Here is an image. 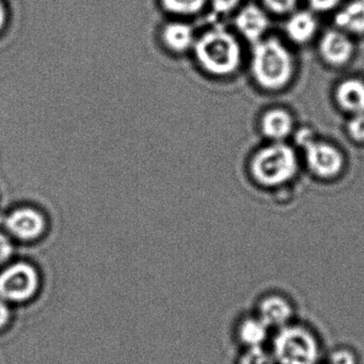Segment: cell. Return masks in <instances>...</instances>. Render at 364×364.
Listing matches in <instances>:
<instances>
[{
  "label": "cell",
  "instance_id": "1",
  "mask_svg": "<svg viewBox=\"0 0 364 364\" xmlns=\"http://www.w3.org/2000/svg\"><path fill=\"white\" fill-rule=\"evenodd\" d=\"M295 72V58L281 40L268 37L253 44L250 74L259 88L270 92L283 90L291 84Z\"/></svg>",
  "mask_w": 364,
  "mask_h": 364
},
{
  "label": "cell",
  "instance_id": "2",
  "mask_svg": "<svg viewBox=\"0 0 364 364\" xmlns=\"http://www.w3.org/2000/svg\"><path fill=\"white\" fill-rule=\"evenodd\" d=\"M193 54L200 69L214 77H228L240 70L242 50L233 33L221 27L197 36Z\"/></svg>",
  "mask_w": 364,
  "mask_h": 364
},
{
  "label": "cell",
  "instance_id": "3",
  "mask_svg": "<svg viewBox=\"0 0 364 364\" xmlns=\"http://www.w3.org/2000/svg\"><path fill=\"white\" fill-rule=\"evenodd\" d=\"M299 161L295 149L287 142H270L251 157L249 171L257 184L267 188L282 186L297 176Z\"/></svg>",
  "mask_w": 364,
  "mask_h": 364
},
{
  "label": "cell",
  "instance_id": "4",
  "mask_svg": "<svg viewBox=\"0 0 364 364\" xmlns=\"http://www.w3.org/2000/svg\"><path fill=\"white\" fill-rule=\"evenodd\" d=\"M272 353L278 364H316L319 345L312 332L300 326L287 325L278 329Z\"/></svg>",
  "mask_w": 364,
  "mask_h": 364
},
{
  "label": "cell",
  "instance_id": "5",
  "mask_svg": "<svg viewBox=\"0 0 364 364\" xmlns=\"http://www.w3.org/2000/svg\"><path fill=\"white\" fill-rule=\"evenodd\" d=\"M40 284L39 272L29 262L12 261L0 268V298L11 306L33 299Z\"/></svg>",
  "mask_w": 364,
  "mask_h": 364
},
{
  "label": "cell",
  "instance_id": "6",
  "mask_svg": "<svg viewBox=\"0 0 364 364\" xmlns=\"http://www.w3.org/2000/svg\"><path fill=\"white\" fill-rule=\"evenodd\" d=\"M302 150L306 168L316 178L330 180L342 173L345 167L344 154L334 144L315 138Z\"/></svg>",
  "mask_w": 364,
  "mask_h": 364
},
{
  "label": "cell",
  "instance_id": "7",
  "mask_svg": "<svg viewBox=\"0 0 364 364\" xmlns=\"http://www.w3.org/2000/svg\"><path fill=\"white\" fill-rule=\"evenodd\" d=\"M48 223L41 210L33 206L14 208L5 219V230L14 240L35 242L46 231Z\"/></svg>",
  "mask_w": 364,
  "mask_h": 364
},
{
  "label": "cell",
  "instance_id": "8",
  "mask_svg": "<svg viewBox=\"0 0 364 364\" xmlns=\"http://www.w3.org/2000/svg\"><path fill=\"white\" fill-rule=\"evenodd\" d=\"M318 54L321 60L330 67H344L355 55V44L350 36L344 31L328 29L319 39Z\"/></svg>",
  "mask_w": 364,
  "mask_h": 364
},
{
  "label": "cell",
  "instance_id": "9",
  "mask_svg": "<svg viewBox=\"0 0 364 364\" xmlns=\"http://www.w3.org/2000/svg\"><path fill=\"white\" fill-rule=\"evenodd\" d=\"M234 25L244 39L255 44L265 38L270 26L269 16L261 6L247 4L236 14Z\"/></svg>",
  "mask_w": 364,
  "mask_h": 364
},
{
  "label": "cell",
  "instance_id": "10",
  "mask_svg": "<svg viewBox=\"0 0 364 364\" xmlns=\"http://www.w3.org/2000/svg\"><path fill=\"white\" fill-rule=\"evenodd\" d=\"M164 48L173 55L193 52L197 35L193 27L184 21H172L161 27L159 33Z\"/></svg>",
  "mask_w": 364,
  "mask_h": 364
},
{
  "label": "cell",
  "instance_id": "11",
  "mask_svg": "<svg viewBox=\"0 0 364 364\" xmlns=\"http://www.w3.org/2000/svg\"><path fill=\"white\" fill-rule=\"evenodd\" d=\"M259 129L270 142H284L295 132V120L285 108H270L261 117Z\"/></svg>",
  "mask_w": 364,
  "mask_h": 364
},
{
  "label": "cell",
  "instance_id": "12",
  "mask_svg": "<svg viewBox=\"0 0 364 364\" xmlns=\"http://www.w3.org/2000/svg\"><path fill=\"white\" fill-rule=\"evenodd\" d=\"M334 100L341 110L355 116L364 114V82L350 77L338 82L334 90Z\"/></svg>",
  "mask_w": 364,
  "mask_h": 364
},
{
  "label": "cell",
  "instance_id": "13",
  "mask_svg": "<svg viewBox=\"0 0 364 364\" xmlns=\"http://www.w3.org/2000/svg\"><path fill=\"white\" fill-rule=\"evenodd\" d=\"M318 22L313 11L295 10L289 14L284 24V33L289 41L298 46L309 43L316 35Z\"/></svg>",
  "mask_w": 364,
  "mask_h": 364
},
{
  "label": "cell",
  "instance_id": "14",
  "mask_svg": "<svg viewBox=\"0 0 364 364\" xmlns=\"http://www.w3.org/2000/svg\"><path fill=\"white\" fill-rule=\"evenodd\" d=\"M257 316L268 328H280L287 326L293 317V309L285 298L269 296L261 302Z\"/></svg>",
  "mask_w": 364,
  "mask_h": 364
},
{
  "label": "cell",
  "instance_id": "15",
  "mask_svg": "<svg viewBox=\"0 0 364 364\" xmlns=\"http://www.w3.org/2000/svg\"><path fill=\"white\" fill-rule=\"evenodd\" d=\"M336 28L349 36H364V0H349L334 16Z\"/></svg>",
  "mask_w": 364,
  "mask_h": 364
},
{
  "label": "cell",
  "instance_id": "16",
  "mask_svg": "<svg viewBox=\"0 0 364 364\" xmlns=\"http://www.w3.org/2000/svg\"><path fill=\"white\" fill-rule=\"evenodd\" d=\"M268 330V326L259 316L249 317L240 323L238 334L247 348H255L263 347L267 340Z\"/></svg>",
  "mask_w": 364,
  "mask_h": 364
},
{
  "label": "cell",
  "instance_id": "17",
  "mask_svg": "<svg viewBox=\"0 0 364 364\" xmlns=\"http://www.w3.org/2000/svg\"><path fill=\"white\" fill-rule=\"evenodd\" d=\"M167 14L178 18L197 16L203 11L210 0H159Z\"/></svg>",
  "mask_w": 364,
  "mask_h": 364
},
{
  "label": "cell",
  "instance_id": "18",
  "mask_svg": "<svg viewBox=\"0 0 364 364\" xmlns=\"http://www.w3.org/2000/svg\"><path fill=\"white\" fill-rule=\"evenodd\" d=\"M240 364H278L272 353H268L263 347L247 348L242 355Z\"/></svg>",
  "mask_w": 364,
  "mask_h": 364
},
{
  "label": "cell",
  "instance_id": "19",
  "mask_svg": "<svg viewBox=\"0 0 364 364\" xmlns=\"http://www.w3.org/2000/svg\"><path fill=\"white\" fill-rule=\"evenodd\" d=\"M299 0H261L266 11L277 16H289L295 11Z\"/></svg>",
  "mask_w": 364,
  "mask_h": 364
},
{
  "label": "cell",
  "instance_id": "20",
  "mask_svg": "<svg viewBox=\"0 0 364 364\" xmlns=\"http://www.w3.org/2000/svg\"><path fill=\"white\" fill-rule=\"evenodd\" d=\"M16 253L14 240L6 231H0V268L14 261Z\"/></svg>",
  "mask_w": 364,
  "mask_h": 364
},
{
  "label": "cell",
  "instance_id": "21",
  "mask_svg": "<svg viewBox=\"0 0 364 364\" xmlns=\"http://www.w3.org/2000/svg\"><path fill=\"white\" fill-rule=\"evenodd\" d=\"M347 135L357 144H364V114L350 116L346 124Z\"/></svg>",
  "mask_w": 364,
  "mask_h": 364
},
{
  "label": "cell",
  "instance_id": "22",
  "mask_svg": "<svg viewBox=\"0 0 364 364\" xmlns=\"http://www.w3.org/2000/svg\"><path fill=\"white\" fill-rule=\"evenodd\" d=\"M313 12H329L336 10L343 0H306Z\"/></svg>",
  "mask_w": 364,
  "mask_h": 364
},
{
  "label": "cell",
  "instance_id": "23",
  "mask_svg": "<svg viewBox=\"0 0 364 364\" xmlns=\"http://www.w3.org/2000/svg\"><path fill=\"white\" fill-rule=\"evenodd\" d=\"M329 364H355V358L350 351L338 349L330 355Z\"/></svg>",
  "mask_w": 364,
  "mask_h": 364
},
{
  "label": "cell",
  "instance_id": "24",
  "mask_svg": "<svg viewBox=\"0 0 364 364\" xmlns=\"http://www.w3.org/2000/svg\"><path fill=\"white\" fill-rule=\"evenodd\" d=\"M12 306L7 301L0 298V332L7 329L8 326L11 323Z\"/></svg>",
  "mask_w": 364,
  "mask_h": 364
},
{
  "label": "cell",
  "instance_id": "25",
  "mask_svg": "<svg viewBox=\"0 0 364 364\" xmlns=\"http://www.w3.org/2000/svg\"><path fill=\"white\" fill-rule=\"evenodd\" d=\"M294 135H295L296 144L301 149L308 146L310 142H312L316 138L314 132L309 127H301V129H297Z\"/></svg>",
  "mask_w": 364,
  "mask_h": 364
},
{
  "label": "cell",
  "instance_id": "26",
  "mask_svg": "<svg viewBox=\"0 0 364 364\" xmlns=\"http://www.w3.org/2000/svg\"><path fill=\"white\" fill-rule=\"evenodd\" d=\"M213 1L219 9H228V8L233 7L238 0H213Z\"/></svg>",
  "mask_w": 364,
  "mask_h": 364
},
{
  "label": "cell",
  "instance_id": "27",
  "mask_svg": "<svg viewBox=\"0 0 364 364\" xmlns=\"http://www.w3.org/2000/svg\"><path fill=\"white\" fill-rule=\"evenodd\" d=\"M7 21V12H6L5 6L0 0V31H3Z\"/></svg>",
  "mask_w": 364,
  "mask_h": 364
}]
</instances>
